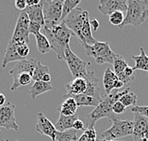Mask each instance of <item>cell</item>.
<instances>
[{
  "label": "cell",
  "mask_w": 148,
  "mask_h": 141,
  "mask_svg": "<svg viewBox=\"0 0 148 141\" xmlns=\"http://www.w3.org/2000/svg\"><path fill=\"white\" fill-rule=\"evenodd\" d=\"M32 79L34 82H51V76H50L49 67L45 66L41 62H38L36 66L33 74H32Z\"/></svg>",
  "instance_id": "obj_19"
},
{
  "label": "cell",
  "mask_w": 148,
  "mask_h": 141,
  "mask_svg": "<svg viewBox=\"0 0 148 141\" xmlns=\"http://www.w3.org/2000/svg\"><path fill=\"white\" fill-rule=\"evenodd\" d=\"M35 38H36V43H37V48L40 53L45 54L51 50V46H50L48 40L44 34L39 33L37 35H35Z\"/></svg>",
  "instance_id": "obj_27"
},
{
  "label": "cell",
  "mask_w": 148,
  "mask_h": 141,
  "mask_svg": "<svg viewBox=\"0 0 148 141\" xmlns=\"http://www.w3.org/2000/svg\"><path fill=\"white\" fill-rule=\"evenodd\" d=\"M37 124H36L35 130L38 133L45 135L46 136H49L52 139V141H56V135H57V129L51 121L45 117L44 113L40 112L37 114Z\"/></svg>",
  "instance_id": "obj_11"
},
{
  "label": "cell",
  "mask_w": 148,
  "mask_h": 141,
  "mask_svg": "<svg viewBox=\"0 0 148 141\" xmlns=\"http://www.w3.org/2000/svg\"><path fill=\"white\" fill-rule=\"evenodd\" d=\"M124 73H125V75L126 76V77L130 79L131 81H133V79H134V78H135V70L133 69V67H130V66H128L125 69Z\"/></svg>",
  "instance_id": "obj_37"
},
{
  "label": "cell",
  "mask_w": 148,
  "mask_h": 141,
  "mask_svg": "<svg viewBox=\"0 0 148 141\" xmlns=\"http://www.w3.org/2000/svg\"><path fill=\"white\" fill-rule=\"evenodd\" d=\"M0 127L7 130L18 131V126L15 118V106L14 104L8 102L4 106L0 107Z\"/></svg>",
  "instance_id": "obj_9"
},
{
  "label": "cell",
  "mask_w": 148,
  "mask_h": 141,
  "mask_svg": "<svg viewBox=\"0 0 148 141\" xmlns=\"http://www.w3.org/2000/svg\"><path fill=\"white\" fill-rule=\"evenodd\" d=\"M42 28V27L39 23L30 22L29 21V25H28V32H29V34L37 35L39 33H41Z\"/></svg>",
  "instance_id": "obj_34"
},
{
  "label": "cell",
  "mask_w": 148,
  "mask_h": 141,
  "mask_svg": "<svg viewBox=\"0 0 148 141\" xmlns=\"http://www.w3.org/2000/svg\"><path fill=\"white\" fill-rule=\"evenodd\" d=\"M54 87L51 82H34V84L29 89V94L32 100H35L38 96L45 94L48 91L53 90Z\"/></svg>",
  "instance_id": "obj_22"
},
{
  "label": "cell",
  "mask_w": 148,
  "mask_h": 141,
  "mask_svg": "<svg viewBox=\"0 0 148 141\" xmlns=\"http://www.w3.org/2000/svg\"><path fill=\"white\" fill-rule=\"evenodd\" d=\"M38 62L39 61L37 59H33V58H31V59L27 58L25 60L19 61V62L16 63L12 69L10 70V74L12 76L13 79H15L18 76H20L23 73H28L32 75Z\"/></svg>",
  "instance_id": "obj_13"
},
{
  "label": "cell",
  "mask_w": 148,
  "mask_h": 141,
  "mask_svg": "<svg viewBox=\"0 0 148 141\" xmlns=\"http://www.w3.org/2000/svg\"><path fill=\"white\" fill-rule=\"evenodd\" d=\"M87 89V81L85 78H75L73 81L65 85L63 99L73 97L74 96L84 94Z\"/></svg>",
  "instance_id": "obj_14"
},
{
  "label": "cell",
  "mask_w": 148,
  "mask_h": 141,
  "mask_svg": "<svg viewBox=\"0 0 148 141\" xmlns=\"http://www.w3.org/2000/svg\"><path fill=\"white\" fill-rule=\"evenodd\" d=\"M129 91H130V89L128 87L123 90V91L112 90L110 94H108L105 97H102V100H101L100 103L93 109V111H92L87 115L88 128L95 127L96 122L103 118H110L111 121H114L118 119L119 118L112 112V106L115 102H118L121 99L122 96H124L125 94L128 93Z\"/></svg>",
  "instance_id": "obj_2"
},
{
  "label": "cell",
  "mask_w": 148,
  "mask_h": 141,
  "mask_svg": "<svg viewBox=\"0 0 148 141\" xmlns=\"http://www.w3.org/2000/svg\"><path fill=\"white\" fill-rule=\"evenodd\" d=\"M138 141H148V137H143V138H140Z\"/></svg>",
  "instance_id": "obj_44"
},
{
  "label": "cell",
  "mask_w": 148,
  "mask_h": 141,
  "mask_svg": "<svg viewBox=\"0 0 148 141\" xmlns=\"http://www.w3.org/2000/svg\"><path fill=\"white\" fill-rule=\"evenodd\" d=\"M77 141H87V139H86L85 135H83V133H82V135H81L80 136L78 137V140H77Z\"/></svg>",
  "instance_id": "obj_42"
},
{
  "label": "cell",
  "mask_w": 148,
  "mask_h": 141,
  "mask_svg": "<svg viewBox=\"0 0 148 141\" xmlns=\"http://www.w3.org/2000/svg\"><path fill=\"white\" fill-rule=\"evenodd\" d=\"M26 3H27V7H33L36 5H39L41 1L40 0H27Z\"/></svg>",
  "instance_id": "obj_41"
},
{
  "label": "cell",
  "mask_w": 148,
  "mask_h": 141,
  "mask_svg": "<svg viewBox=\"0 0 148 141\" xmlns=\"http://www.w3.org/2000/svg\"><path fill=\"white\" fill-rule=\"evenodd\" d=\"M96 141H122V140H107V139H103V138H101V139H97Z\"/></svg>",
  "instance_id": "obj_43"
},
{
  "label": "cell",
  "mask_w": 148,
  "mask_h": 141,
  "mask_svg": "<svg viewBox=\"0 0 148 141\" xmlns=\"http://www.w3.org/2000/svg\"><path fill=\"white\" fill-rule=\"evenodd\" d=\"M110 16V23L113 26L120 27L125 20V14L122 12H115L111 13Z\"/></svg>",
  "instance_id": "obj_31"
},
{
  "label": "cell",
  "mask_w": 148,
  "mask_h": 141,
  "mask_svg": "<svg viewBox=\"0 0 148 141\" xmlns=\"http://www.w3.org/2000/svg\"><path fill=\"white\" fill-rule=\"evenodd\" d=\"M83 135H85L86 139L87 141H96V131L95 127H90V128H87L84 130V133H83Z\"/></svg>",
  "instance_id": "obj_33"
},
{
  "label": "cell",
  "mask_w": 148,
  "mask_h": 141,
  "mask_svg": "<svg viewBox=\"0 0 148 141\" xmlns=\"http://www.w3.org/2000/svg\"><path fill=\"white\" fill-rule=\"evenodd\" d=\"M42 12L45 18V27L51 28L61 22L62 13V0H44Z\"/></svg>",
  "instance_id": "obj_5"
},
{
  "label": "cell",
  "mask_w": 148,
  "mask_h": 141,
  "mask_svg": "<svg viewBox=\"0 0 148 141\" xmlns=\"http://www.w3.org/2000/svg\"><path fill=\"white\" fill-rule=\"evenodd\" d=\"M73 129L75 130V131H78V130H81V131H84L85 130V125H84V122L80 119H77L75 121V123L73 125Z\"/></svg>",
  "instance_id": "obj_39"
},
{
  "label": "cell",
  "mask_w": 148,
  "mask_h": 141,
  "mask_svg": "<svg viewBox=\"0 0 148 141\" xmlns=\"http://www.w3.org/2000/svg\"><path fill=\"white\" fill-rule=\"evenodd\" d=\"M119 81L117 76L115 75L112 69L110 68H106V70L104 72V77H103V86L105 89V92L110 94L112 90H114V86L116 84V82Z\"/></svg>",
  "instance_id": "obj_21"
},
{
  "label": "cell",
  "mask_w": 148,
  "mask_h": 141,
  "mask_svg": "<svg viewBox=\"0 0 148 141\" xmlns=\"http://www.w3.org/2000/svg\"><path fill=\"white\" fill-rule=\"evenodd\" d=\"M131 112L133 113H138L148 118V106H133L131 107Z\"/></svg>",
  "instance_id": "obj_35"
},
{
  "label": "cell",
  "mask_w": 148,
  "mask_h": 141,
  "mask_svg": "<svg viewBox=\"0 0 148 141\" xmlns=\"http://www.w3.org/2000/svg\"><path fill=\"white\" fill-rule=\"evenodd\" d=\"M77 119H78L77 114H75L74 115H70V117L60 115V118L55 124L57 131L58 132H64V131H67L68 129H72L73 128L75 121L77 120Z\"/></svg>",
  "instance_id": "obj_20"
},
{
  "label": "cell",
  "mask_w": 148,
  "mask_h": 141,
  "mask_svg": "<svg viewBox=\"0 0 148 141\" xmlns=\"http://www.w3.org/2000/svg\"><path fill=\"white\" fill-rule=\"evenodd\" d=\"M56 140L57 141H77L78 136L77 135V131L74 129H71L64 132H57Z\"/></svg>",
  "instance_id": "obj_28"
},
{
  "label": "cell",
  "mask_w": 148,
  "mask_h": 141,
  "mask_svg": "<svg viewBox=\"0 0 148 141\" xmlns=\"http://www.w3.org/2000/svg\"><path fill=\"white\" fill-rule=\"evenodd\" d=\"M80 3V0H65L62 5V13H61V22L65 19V17L69 13L77 8Z\"/></svg>",
  "instance_id": "obj_29"
},
{
  "label": "cell",
  "mask_w": 148,
  "mask_h": 141,
  "mask_svg": "<svg viewBox=\"0 0 148 141\" xmlns=\"http://www.w3.org/2000/svg\"><path fill=\"white\" fill-rule=\"evenodd\" d=\"M90 25H91V28H92L93 30L96 31L99 28V22L96 19H92L90 20Z\"/></svg>",
  "instance_id": "obj_40"
},
{
  "label": "cell",
  "mask_w": 148,
  "mask_h": 141,
  "mask_svg": "<svg viewBox=\"0 0 148 141\" xmlns=\"http://www.w3.org/2000/svg\"><path fill=\"white\" fill-rule=\"evenodd\" d=\"M148 18V2L145 0H128L127 10L125 15V20L120 28L125 26L138 27Z\"/></svg>",
  "instance_id": "obj_3"
},
{
  "label": "cell",
  "mask_w": 148,
  "mask_h": 141,
  "mask_svg": "<svg viewBox=\"0 0 148 141\" xmlns=\"http://www.w3.org/2000/svg\"><path fill=\"white\" fill-rule=\"evenodd\" d=\"M17 44L18 42H14L12 40H10L8 46L5 50L4 58L2 61V68H5L7 64L12 62H19L23 59L17 53Z\"/></svg>",
  "instance_id": "obj_17"
},
{
  "label": "cell",
  "mask_w": 148,
  "mask_h": 141,
  "mask_svg": "<svg viewBox=\"0 0 148 141\" xmlns=\"http://www.w3.org/2000/svg\"><path fill=\"white\" fill-rule=\"evenodd\" d=\"M14 5H15V8L17 10H21V12H23V10H25L27 8L26 0H16L15 3H14Z\"/></svg>",
  "instance_id": "obj_38"
},
{
  "label": "cell",
  "mask_w": 148,
  "mask_h": 141,
  "mask_svg": "<svg viewBox=\"0 0 148 141\" xmlns=\"http://www.w3.org/2000/svg\"><path fill=\"white\" fill-rule=\"evenodd\" d=\"M32 81H33L32 79V75L28 73H23L20 76H18L15 79H13L12 84L10 86V90L12 91H15L16 89L21 87V86H26L31 84Z\"/></svg>",
  "instance_id": "obj_26"
},
{
  "label": "cell",
  "mask_w": 148,
  "mask_h": 141,
  "mask_svg": "<svg viewBox=\"0 0 148 141\" xmlns=\"http://www.w3.org/2000/svg\"><path fill=\"white\" fill-rule=\"evenodd\" d=\"M64 61L66 62L70 72L75 78H85L88 74L87 66L89 63L80 59L72 51L71 48H67L64 51Z\"/></svg>",
  "instance_id": "obj_7"
},
{
  "label": "cell",
  "mask_w": 148,
  "mask_h": 141,
  "mask_svg": "<svg viewBox=\"0 0 148 141\" xmlns=\"http://www.w3.org/2000/svg\"><path fill=\"white\" fill-rule=\"evenodd\" d=\"M77 105L75 100L73 97H68V99L64 100V102L60 105V115H66V117H70V115H74L77 114Z\"/></svg>",
  "instance_id": "obj_23"
},
{
  "label": "cell",
  "mask_w": 148,
  "mask_h": 141,
  "mask_svg": "<svg viewBox=\"0 0 148 141\" xmlns=\"http://www.w3.org/2000/svg\"><path fill=\"white\" fill-rule=\"evenodd\" d=\"M85 79L87 81V89H86V92L84 94L101 102L102 97H101V91L99 87V79L96 78L95 72H88Z\"/></svg>",
  "instance_id": "obj_15"
},
{
  "label": "cell",
  "mask_w": 148,
  "mask_h": 141,
  "mask_svg": "<svg viewBox=\"0 0 148 141\" xmlns=\"http://www.w3.org/2000/svg\"><path fill=\"white\" fill-rule=\"evenodd\" d=\"M112 66H113V72L115 73V75L117 76L119 81L122 82L125 85L128 84L129 82H132L131 79L126 77L124 73L125 69L128 66V64H127V62H126L122 56L118 55L116 58H115Z\"/></svg>",
  "instance_id": "obj_16"
},
{
  "label": "cell",
  "mask_w": 148,
  "mask_h": 141,
  "mask_svg": "<svg viewBox=\"0 0 148 141\" xmlns=\"http://www.w3.org/2000/svg\"><path fill=\"white\" fill-rule=\"evenodd\" d=\"M24 12L27 14L28 19H29L30 22L39 23L42 28L45 27V18H44V12H42V1L39 5H36L33 7H27Z\"/></svg>",
  "instance_id": "obj_18"
},
{
  "label": "cell",
  "mask_w": 148,
  "mask_h": 141,
  "mask_svg": "<svg viewBox=\"0 0 148 141\" xmlns=\"http://www.w3.org/2000/svg\"><path fill=\"white\" fill-rule=\"evenodd\" d=\"M86 50V54L90 57L95 58L98 64H112L118 54L114 53L110 48L109 43L96 41L92 46H83Z\"/></svg>",
  "instance_id": "obj_4"
},
{
  "label": "cell",
  "mask_w": 148,
  "mask_h": 141,
  "mask_svg": "<svg viewBox=\"0 0 148 141\" xmlns=\"http://www.w3.org/2000/svg\"><path fill=\"white\" fill-rule=\"evenodd\" d=\"M137 100H138V97H137L136 94L131 92V91H129L128 93L125 94L124 96H122L121 99L119 100V102H120L123 104V105H124L126 108V107L136 106Z\"/></svg>",
  "instance_id": "obj_30"
},
{
  "label": "cell",
  "mask_w": 148,
  "mask_h": 141,
  "mask_svg": "<svg viewBox=\"0 0 148 141\" xmlns=\"http://www.w3.org/2000/svg\"><path fill=\"white\" fill-rule=\"evenodd\" d=\"M17 53L23 60L27 59V57L29 54V45L26 44V43H18Z\"/></svg>",
  "instance_id": "obj_32"
},
{
  "label": "cell",
  "mask_w": 148,
  "mask_h": 141,
  "mask_svg": "<svg viewBox=\"0 0 148 141\" xmlns=\"http://www.w3.org/2000/svg\"><path fill=\"white\" fill-rule=\"evenodd\" d=\"M133 133V121L123 120L118 118L112 121V125L110 129L104 131L101 133L103 139L107 140H117L122 137L132 135Z\"/></svg>",
  "instance_id": "obj_6"
},
{
  "label": "cell",
  "mask_w": 148,
  "mask_h": 141,
  "mask_svg": "<svg viewBox=\"0 0 148 141\" xmlns=\"http://www.w3.org/2000/svg\"><path fill=\"white\" fill-rule=\"evenodd\" d=\"M140 55L132 56V59L135 61V66L133 67L134 70H143L148 72V56L143 48H140Z\"/></svg>",
  "instance_id": "obj_24"
},
{
  "label": "cell",
  "mask_w": 148,
  "mask_h": 141,
  "mask_svg": "<svg viewBox=\"0 0 148 141\" xmlns=\"http://www.w3.org/2000/svg\"><path fill=\"white\" fill-rule=\"evenodd\" d=\"M41 33L47 38L51 49L57 53V56L60 60L64 59V51L70 46V40L75 34L70 30L63 22L51 28L44 27L42 28Z\"/></svg>",
  "instance_id": "obj_1"
},
{
  "label": "cell",
  "mask_w": 148,
  "mask_h": 141,
  "mask_svg": "<svg viewBox=\"0 0 148 141\" xmlns=\"http://www.w3.org/2000/svg\"><path fill=\"white\" fill-rule=\"evenodd\" d=\"M112 112L115 114V115H120V114H123L125 112V107L123 105V104L119 102H116L112 106Z\"/></svg>",
  "instance_id": "obj_36"
},
{
  "label": "cell",
  "mask_w": 148,
  "mask_h": 141,
  "mask_svg": "<svg viewBox=\"0 0 148 141\" xmlns=\"http://www.w3.org/2000/svg\"><path fill=\"white\" fill-rule=\"evenodd\" d=\"M132 136L134 141H138L143 137H148V118L140 114L134 113Z\"/></svg>",
  "instance_id": "obj_12"
},
{
  "label": "cell",
  "mask_w": 148,
  "mask_h": 141,
  "mask_svg": "<svg viewBox=\"0 0 148 141\" xmlns=\"http://www.w3.org/2000/svg\"><path fill=\"white\" fill-rule=\"evenodd\" d=\"M73 99L77 102V107H86V106H92V107H96L100 103L99 100H97L93 97L85 95V94H81V95L74 96Z\"/></svg>",
  "instance_id": "obj_25"
},
{
  "label": "cell",
  "mask_w": 148,
  "mask_h": 141,
  "mask_svg": "<svg viewBox=\"0 0 148 141\" xmlns=\"http://www.w3.org/2000/svg\"><path fill=\"white\" fill-rule=\"evenodd\" d=\"M127 1L125 0H101L98 10L104 15H110L115 12H126Z\"/></svg>",
  "instance_id": "obj_10"
},
{
  "label": "cell",
  "mask_w": 148,
  "mask_h": 141,
  "mask_svg": "<svg viewBox=\"0 0 148 141\" xmlns=\"http://www.w3.org/2000/svg\"><path fill=\"white\" fill-rule=\"evenodd\" d=\"M2 141H10V140H2Z\"/></svg>",
  "instance_id": "obj_45"
},
{
  "label": "cell",
  "mask_w": 148,
  "mask_h": 141,
  "mask_svg": "<svg viewBox=\"0 0 148 141\" xmlns=\"http://www.w3.org/2000/svg\"><path fill=\"white\" fill-rule=\"evenodd\" d=\"M28 25H29V19H28L27 14L23 10L19 14L15 28H14L13 34L10 40L18 43H26V44L29 45Z\"/></svg>",
  "instance_id": "obj_8"
}]
</instances>
